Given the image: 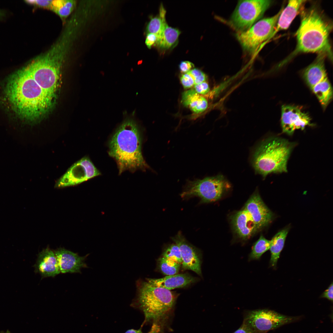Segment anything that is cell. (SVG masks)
I'll use <instances>...</instances> for the list:
<instances>
[{"instance_id": "6da1fadb", "label": "cell", "mask_w": 333, "mask_h": 333, "mask_svg": "<svg viewBox=\"0 0 333 333\" xmlns=\"http://www.w3.org/2000/svg\"><path fill=\"white\" fill-rule=\"evenodd\" d=\"M5 89L6 97L13 111L28 121L39 119L54 102L24 67L10 77Z\"/></svg>"}, {"instance_id": "7a4b0ae2", "label": "cell", "mask_w": 333, "mask_h": 333, "mask_svg": "<svg viewBox=\"0 0 333 333\" xmlns=\"http://www.w3.org/2000/svg\"><path fill=\"white\" fill-rule=\"evenodd\" d=\"M142 138L133 118H126L111 137L108 143L109 156L116 161L119 174L128 170H145L149 166L142 152Z\"/></svg>"}, {"instance_id": "3957f363", "label": "cell", "mask_w": 333, "mask_h": 333, "mask_svg": "<svg viewBox=\"0 0 333 333\" xmlns=\"http://www.w3.org/2000/svg\"><path fill=\"white\" fill-rule=\"evenodd\" d=\"M301 15L300 24L295 34L296 48L285 62L299 53L309 52L324 54L332 60L329 40L331 25L315 9L303 10Z\"/></svg>"}, {"instance_id": "277c9868", "label": "cell", "mask_w": 333, "mask_h": 333, "mask_svg": "<svg viewBox=\"0 0 333 333\" xmlns=\"http://www.w3.org/2000/svg\"><path fill=\"white\" fill-rule=\"evenodd\" d=\"M47 52L36 58L24 67L53 102L59 81L61 66L70 36L64 35Z\"/></svg>"}, {"instance_id": "5b68a950", "label": "cell", "mask_w": 333, "mask_h": 333, "mask_svg": "<svg viewBox=\"0 0 333 333\" xmlns=\"http://www.w3.org/2000/svg\"><path fill=\"white\" fill-rule=\"evenodd\" d=\"M294 143L277 137L269 138L257 147L252 163L256 172L265 178L271 173L287 171V162Z\"/></svg>"}, {"instance_id": "8992f818", "label": "cell", "mask_w": 333, "mask_h": 333, "mask_svg": "<svg viewBox=\"0 0 333 333\" xmlns=\"http://www.w3.org/2000/svg\"><path fill=\"white\" fill-rule=\"evenodd\" d=\"M136 303L142 311L146 321L160 322L170 313L176 296L170 290L157 287L146 281L137 282Z\"/></svg>"}, {"instance_id": "52a82bcc", "label": "cell", "mask_w": 333, "mask_h": 333, "mask_svg": "<svg viewBox=\"0 0 333 333\" xmlns=\"http://www.w3.org/2000/svg\"><path fill=\"white\" fill-rule=\"evenodd\" d=\"M226 184L224 177L221 175L189 181L180 195L184 199L199 197L202 203L216 201L221 197Z\"/></svg>"}, {"instance_id": "ba28073f", "label": "cell", "mask_w": 333, "mask_h": 333, "mask_svg": "<svg viewBox=\"0 0 333 333\" xmlns=\"http://www.w3.org/2000/svg\"><path fill=\"white\" fill-rule=\"evenodd\" d=\"M300 318V317L286 315L270 310L258 309L247 312L243 323L256 332L266 333Z\"/></svg>"}, {"instance_id": "9c48e42d", "label": "cell", "mask_w": 333, "mask_h": 333, "mask_svg": "<svg viewBox=\"0 0 333 333\" xmlns=\"http://www.w3.org/2000/svg\"><path fill=\"white\" fill-rule=\"evenodd\" d=\"M283 9L274 16L260 20L247 30L237 34V39L244 49L253 51L263 42L270 39Z\"/></svg>"}, {"instance_id": "30bf717a", "label": "cell", "mask_w": 333, "mask_h": 333, "mask_svg": "<svg viewBox=\"0 0 333 333\" xmlns=\"http://www.w3.org/2000/svg\"><path fill=\"white\" fill-rule=\"evenodd\" d=\"M271 2L268 0L239 1L231 17L232 23L240 31L247 30L263 15Z\"/></svg>"}, {"instance_id": "8fae6325", "label": "cell", "mask_w": 333, "mask_h": 333, "mask_svg": "<svg viewBox=\"0 0 333 333\" xmlns=\"http://www.w3.org/2000/svg\"><path fill=\"white\" fill-rule=\"evenodd\" d=\"M101 175L90 158L85 156L69 168L57 181L55 187L61 188L76 185Z\"/></svg>"}, {"instance_id": "7c38bea8", "label": "cell", "mask_w": 333, "mask_h": 333, "mask_svg": "<svg viewBox=\"0 0 333 333\" xmlns=\"http://www.w3.org/2000/svg\"><path fill=\"white\" fill-rule=\"evenodd\" d=\"M281 124L283 132L290 135L296 130H303L306 126L312 125L307 114L298 107L290 105L282 107Z\"/></svg>"}, {"instance_id": "4fadbf2b", "label": "cell", "mask_w": 333, "mask_h": 333, "mask_svg": "<svg viewBox=\"0 0 333 333\" xmlns=\"http://www.w3.org/2000/svg\"><path fill=\"white\" fill-rule=\"evenodd\" d=\"M172 239L180 250L183 269L192 270L201 276V258L197 249L187 241L180 231Z\"/></svg>"}, {"instance_id": "5bb4252c", "label": "cell", "mask_w": 333, "mask_h": 333, "mask_svg": "<svg viewBox=\"0 0 333 333\" xmlns=\"http://www.w3.org/2000/svg\"><path fill=\"white\" fill-rule=\"evenodd\" d=\"M244 210L249 214L259 229L268 225L273 217V213L257 192L248 200Z\"/></svg>"}, {"instance_id": "9a60e30c", "label": "cell", "mask_w": 333, "mask_h": 333, "mask_svg": "<svg viewBox=\"0 0 333 333\" xmlns=\"http://www.w3.org/2000/svg\"><path fill=\"white\" fill-rule=\"evenodd\" d=\"M54 251L60 273H81V269L88 267L85 261L88 254L81 257L77 253L61 248Z\"/></svg>"}, {"instance_id": "2e32d148", "label": "cell", "mask_w": 333, "mask_h": 333, "mask_svg": "<svg viewBox=\"0 0 333 333\" xmlns=\"http://www.w3.org/2000/svg\"><path fill=\"white\" fill-rule=\"evenodd\" d=\"M33 266L35 272L39 273L42 278L54 277L60 273L54 251L48 247L39 253L36 261Z\"/></svg>"}, {"instance_id": "e0dca14e", "label": "cell", "mask_w": 333, "mask_h": 333, "mask_svg": "<svg viewBox=\"0 0 333 333\" xmlns=\"http://www.w3.org/2000/svg\"><path fill=\"white\" fill-rule=\"evenodd\" d=\"M232 223L235 232L242 240L249 239L260 230L249 214L244 209L233 215Z\"/></svg>"}, {"instance_id": "ac0fdd59", "label": "cell", "mask_w": 333, "mask_h": 333, "mask_svg": "<svg viewBox=\"0 0 333 333\" xmlns=\"http://www.w3.org/2000/svg\"><path fill=\"white\" fill-rule=\"evenodd\" d=\"M146 280L155 286L169 290L185 287L195 282L196 279L187 273L168 275L158 278H147Z\"/></svg>"}, {"instance_id": "d6986e66", "label": "cell", "mask_w": 333, "mask_h": 333, "mask_svg": "<svg viewBox=\"0 0 333 333\" xmlns=\"http://www.w3.org/2000/svg\"><path fill=\"white\" fill-rule=\"evenodd\" d=\"M326 57L324 54H319L314 61L303 72V78L311 89L327 77L324 64Z\"/></svg>"}, {"instance_id": "ffe728a7", "label": "cell", "mask_w": 333, "mask_h": 333, "mask_svg": "<svg viewBox=\"0 0 333 333\" xmlns=\"http://www.w3.org/2000/svg\"><path fill=\"white\" fill-rule=\"evenodd\" d=\"M306 1L289 0L286 7L283 9L278 18L277 24L270 39L278 32L287 29L290 25L299 10Z\"/></svg>"}, {"instance_id": "44dd1931", "label": "cell", "mask_w": 333, "mask_h": 333, "mask_svg": "<svg viewBox=\"0 0 333 333\" xmlns=\"http://www.w3.org/2000/svg\"><path fill=\"white\" fill-rule=\"evenodd\" d=\"M180 31L178 29L166 26L161 35L154 44L162 50L173 48L177 44Z\"/></svg>"}, {"instance_id": "7402d4cb", "label": "cell", "mask_w": 333, "mask_h": 333, "mask_svg": "<svg viewBox=\"0 0 333 333\" xmlns=\"http://www.w3.org/2000/svg\"><path fill=\"white\" fill-rule=\"evenodd\" d=\"M289 229L286 228L276 234L270 240L269 249L271 253L270 260V266L275 268L279 258L281 252L283 249Z\"/></svg>"}, {"instance_id": "603a6c76", "label": "cell", "mask_w": 333, "mask_h": 333, "mask_svg": "<svg viewBox=\"0 0 333 333\" xmlns=\"http://www.w3.org/2000/svg\"><path fill=\"white\" fill-rule=\"evenodd\" d=\"M311 89L318 98L321 105L325 109L332 98L333 92L327 77L314 86Z\"/></svg>"}, {"instance_id": "cb8c5ba5", "label": "cell", "mask_w": 333, "mask_h": 333, "mask_svg": "<svg viewBox=\"0 0 333 333\" xmlns=\"http://www.w3.org/2000/svg\"><path fill=\"white\" fill-rule=\"evenodd\" d=\"M165 14L166 10L162 5L160 9L159 14L151 18L148 23L146 28V34H154L157 36V38L161 35L167 24L166 21Z\"/></svg>"}, {"instance_id": "d4e9b609", "label": "cell", "mask_w": 333, "mask_h": 333, "mask_svg": "<svg viewBox=\"0 0 333 333\" xmlns=\"http://www.w3.org/2000/svg\"><path fill=\"white\" fill-rule=\"evenodd\" d=\"M74 0H52L50 10L62 18L68 17L73 10L75 5Z\"/></svg>"}, {"instance_id": "484cf974", "label": "cell", "mask_w": 333, "mask_h": 333, "mask_svg": "<svg viewBox=\"0 0 333 333\" xmlns=\"http://www.w3.org/2000/svg\"><path fill=\"white\" fill-rule=\"evenodd\" d=\"M270 240L266 239L261 235L259 239L253 245L249 254V261L259 260L262 255L269 249Z\"/></svg>"}, {"instance_id": "4316f807", "label": "cell", "mask_w": 333, "mask_h": 333, "mask_svg": "<svg viewBox=\"0 0 333 333\" xmlns=\"http://www.w3.org/2000/svg\"><path fill=\"white\" fill-rule=\"evenodd\" d=\"M159 266L161 271L167 276L177 274L180 267V264L162 257L159 259Z\"/></svg>"}, {"instance_id": "83f0119b", "label": "cell", "mask_w": 333, "mask_h": 333, "mask_svg": "<svg viewBox=\"0 0 333 333\" xmlns=\"http://www.w3.org/2000/svg\"><path fill=\"white\" fill-rule=\"evenodd\" d=\"M162 257L178 263L182 262L180 250L175 244L170 245L166 248L163 253Z\"/></svg>"}, {"instance_id": "f1b7e54d", "label": "cell", "mask_w": 333, "mask_h": 333, "mask_svg": "<svg viewBox=\"0 0 333 333\" xmlns=\"http://www.w3.org/2000/svg\"><path fill=\"white\" fill-rule=\"evenodd\" d=\"M190 109L196 113L204 112L208 107V102L204 97L199 95L189 105Z\"/></svg>"}, {"instance_id": "f546056e", "label": "cell", "mask_w": 333, "mask_h": 333, "mask_svg": "<svg viewBox=\"0 0 333 333\" xmlns=\"http://www.w3.org/2000/svg\"><path fill=\"white\" fill-rule=\"evenodd\" d=\"M189 74L194 80L195 85L206 81L207 76L203 72L197 68H194L187 72Z\"/></svg>"}, {"instance_id": "4dcf8cb0", "label": "cell", "mask_w": 333, "mask_h": 333, "mask_svg": "<svg viewBox=\"0 0 333 333\" xmlns=\"http://www.w3.org/2000/svg\"><path fill=\"white\" fill-rule=\"evenodd\" d=\"M199 95L194 89L185 91L182 93V103L185 106H189L191 102Z\"/></svg>"}, {"instance_id": "1f68e13d", "label": "cell", "mask_w": 333, "mask_h": 333, "mask_svg": "<svg viewBox=\"0 0 333 333\" xmlns=\"http://www.w3.org/2000/svg\"><path fill=\"white\" fill-rule=\"evenodd\" d=\"M180 80L184 88H189L195 85L194 80L187 73L182 75L180 77Z\"/></svg>"}, {"instance_id": "d6a6232c", "label": "cell", "mask_w": 333, "mask_h": 333, "mask_svg": "<svg viewBox=\"0 0 333 333\" xmlns=\"http://www.w3.org/2000/svg\"><path fill=\"white\" fill-rule=\"evenodd\" d=\"M194 88L198 94L205 95L208 93L210 91L209 85L206 81L195 84Z\"/></svg>"}, {"instance_id": "836d02e7", "label": "cell", "mask_w": 333, "mask_h": 333, "mask_svg": "<svg viewBox=\"0 0 333 333\" xmlns=\"http://www.w3.org/2000/svg\"><path fill=\"white\" fill-rule=\"evenodd\" d=\"M26 1L28 3L39 7L50 10L52 0H28Z\"/></svg>"}, {"instance_id": "e575fe53", "label": "cell", "mask_w": 333, "mask_h": 333, "mask_svg": "<svg viewBox=\"0 0 333 333\" xmlns=\"http://www.w3.org/2000/svg\"><path fill=\"white\" fill-rule=\"evenodd\" d=\"M194 66V64L191 62L184 61L180 63L179 68L181 72L186 73L192 69Z\"/></svg>"}, {"instance_id": "d590c367", "label": "cell", "mask_w": 333, "mask_h": 333, "mask_svg": "<svg viewBox=\"0 0 333 333\" xmlns=\"http://www.w3.org/2000/svg\"><path fill=\"white\" fill-rule=\"evenodd\" d=\"M157 36L154 34H146L145 44L148 48L150 49L153 44H154L157 41Z\"/></svg>"}, {"instance_id": "8d00e7d4", "label": "cell", "mask_w": 333, "mask_h": 333, "mask_svg": "<svg viewBox=\"0 0 333 333\" xmlns=\"http://www.w3.org/2000/svg\"><path fill=\"white\" fill-rule=\"evenodd\" d=\"M333 283L332 282L327 289L321 295V298H326L332 302L333 297Z\"/></svg>"}, {"instance_id": "74e56055", "label": "cell", "mask_w": 333, "mask_h": 333, "mask_svg": "<svg viewBox=\"0 0 333 333\" xmlns=\"http://www.w3.org/2000/svg\"><path fill=\"white\" fill-rule=\"evenodd\" d=\"M233 333H258L249 328L244 323L240 327Z\"/></svg>"}, {"instance_id": "f35d334b", "label": "cell", "mask_w": 333, "mask_h": 333, "mask_svg": "<svg viewBox=\"0 0 333 333\" xmlns=\"http://www.w3.org/2000/svg\"><path fill=\"white\" fill-rule=\"evenodd\" d=\"M160 322H154L150 331L147 333H162V328Z\"/></svg>"}, {"instance_id": "ab89813d", "label": "cell", "mask_w": 333, "mask_h": 333, "mask_svg": "<svg viewBox=\"0 0 333 333\" xmlns=\"http://www.w3.org/2000/svg\"><path fill=\"white\" fill-rule=\"evenodd\" d=\"M125 333H142V332L141 329L138 330L131 329L127 330Z\"/></svg>"}, {"instance_id": "60d3db41", "label": "cell", "mask_w": 333, "mask_h": 333, "mask_svg": "<svg viewBox=\"0 0 333 333\" xmlns=\"http://www.w3.org/2000/svg\"><path fill=\"white\" fill-rule=\"evenodd\" d=\"M3 15L2 12L0 10V18L2 17Z\"/></svg>"}, {"instance_id": "b9f144b4", "label": "cell", "mask_w": 333, "mask_h": 333, "mask_svg": "<svg viewBox=\"0 0 333 333\" xmlns=\"http://www.w3.org/2000/svg\"><path fill=\"white\" fill-rule=\"evenodd\" d=\"M0 333H10L9 331H7L6 332H1Z\"/></svg>"}]
</instances>
